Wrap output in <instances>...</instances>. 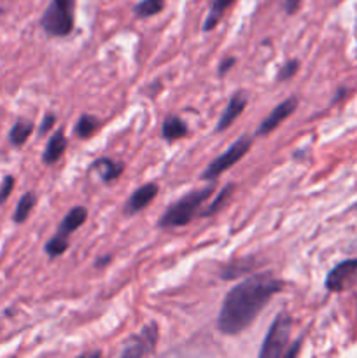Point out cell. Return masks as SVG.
Instances as JSON below:
<instances>
[{
    "label": "cell",
    "instance_id": "1",
    "mask_svg": "<svg viewBox=\"0 0 357 358\" xmlns=\"http://www.w3.org/2000/svg\"><path fill=\"white\" fill-rule=\"evenodd\" d=\"M282 289L284 282L273 276V273H258L234 285L224 297L217 317L220 334L238 336L247 331L272 297Z\"/></svg>",
    "mask_w": 357,
    "mask_h": 358
},
{
    "label": "cell",
    "instance_id": "2",
    "mask_svg": "<svg viewBox=\"0 0 357 358\" xmlns=\"http://www.w3.org/2000/svg\"><path fill=\"white\" fill-rule=\"evenodd\" d=\"M214 189H216V185L210 184L206 185V187L198 189V191H189L188 194L178 198L177 201H174L167 210H164L163 215L158 220V226H160L161 229L188 226L196 215H200V208H202L203 203L214 194Z\"/></svg>",
    "mask_w": 357,
    "mask_h": 358
},
{
    "label": "cell",
    "instance_id": "3",
    "mask_svg": "<svg viewBox=\"0 0 357 358\" xmlns=\"http://www.w3.org/2000/svg\"><path fill=\"white\" fill-rule=\"evenodd\" d=\"M76 0H51L41 17V27L51 37H66L74 30Z\"/></svg>",
    "mask_w": 357,
    "mask_h": 358
},
{
    "label": "cell",
    "instance_id": "4",
    "mask_svg": "<svg viewBox=\"0 0 357 358\" xmlns=\"http://www.w3.org/2000/svg\"><path fill=\"white\" fill-rule=\"evenodd\" d=\"M290 329H293V320L289 315L282 313L273 320L265 341H262L261 350H259V358H279L284 357L287 345H289Z\"/></svg>",
    "mask_w": 357,
    "mask_h": 358
},
{
    "label": "cell",
    "instance_id": "5",
    "mask_svg": "<svg viewBox=\"0 0 357 358\" xmlns=\"http://www.w3.org/2000/svg\"><path fill=\"white\" fill-rule=\"evenodd\" d=\"M252 147V138L248 135L240 136L234 143H231L230 149L226 150L224 154H220L219 157L212 161L209 166L203 170L202 173V180H216L217 177H220V173H224L226 170H230L231 166L238 163L245 154L251 150Z\"/></svg>",
    "mask_w": 357,
    "mask_h": 358
},
{
    "label": "cell",
    "instance_id": "6",
    "mask_svg": "<svg viewBox=\"0 0 357 358\" xmlns=\"http://www.w3.org/2000/svg\"><path fill=\"white\" fill-rule=\"evenodd\" d=\"M158 325L154 322L147 324L139 334H135L133 338H130L125 343V348H122L121 357H144L150 355L156 350L158 343Z\"/></svg>",
    "mask_w": 357,
    "mask_h": 358
},
{
    "label": "cell",
    "instance_id": "7",
    "mask_svg": "<svg viewBox=\"0 0 357 358\" xmlns=\"http://www.w3.org/2000/svg\"><path fill=\"white\" fill-rule=\"evenodd\" d=\"M357 283V259L340 262L338 266L329 271L326 278V289L331 292H343V290L352 289Z\"/></svg>",
    "mask_w": 357,
    "mask_h": 358
},
{
    "label": "cell",
    "instance_id": "8",
    "mask_svg": "<svg viewBox=\"0 0 357 358\" xmlns=\"http://www.w3.org/2000/svg\"><path fill=\"white\" fill-rule=\"evenodd\" d=\"M296 107H298L296 96H290V98H287V100H284L282 103H279L272 112H270L268 117L262 119L261 124H259L258 129H255V135L258 136L270 135V133H272L275 128H279V126L282 124V122L286 121L290 114H294Z\"/></svg>",
    "mask_w": 357,
    "mask_h": 358
},
{
    "label": "cell",
    "instance_id": "9",
    "mask_svg": "<svg viewBox=\"0 0 357 358\" xmlns=\"http://www.w3.org/2000/svg\"><path fill=\"white\" fill-rule=\"evenodd\" d=\"M247 94L244 93V91H238V93H234L233 96H231V100L227 101L226 108H224L223 115H220L219 122H217L216 126V131H224V129L230 128L231 124H233L234 121H237L238 117L241 115V112L245 110V107H247Z\"/></svg>",
    "mask_w": 357,
    "mask_h": 358
},
{
    "label": "cell",
    "instance_id": "10",
    "mask_svg": "<svg viewBox=\"0 0 357 358\" xmlns=\"http://www.w3.org/2000/svg\"><path fill=\"white\" fill-rule=\"evenodd\" d=\"M158 191H160V187H158L156 184H153V182L136 189V191L130 196L128 201H126V206H125L126 215H135V213L142 212L144 208H147V206L150 205V201H154V198L158 196Z\"/></svg>",
    "mask_w": 357,
    "mask_h": 358
},
{
    "label": "cell",
    "instance_id": "11",
    "mask_svg": "<svg viewBox=\"0 0 357 358\" xmlns=\"http://www.w3.org/2000/svg\"><path fill=\"white\" fill-rule=\"evenodd\" d=\"M65 150H66L65 131H63V128H59L56 129V131L51 135V138H49L48 145H46L44 149V154H42V161H44L46 164H55L56 161L65 154Z\"/></svg>",
    "mask_w": 357,
    "mask_h": 358
},
{
    "label": "cell",
    "instance_id": "12",
    "mask_svg": "<svg viewBox=\"0 0 357 358\" xmlns=\"http://www.w3.org/2000/svg\"><path fill=\"white\" fill-rule=\"evenodd\" d=\"M86 219H88V210L80 205L74 206V208L70 210L65 217H63L62 224L58 226V234L69 238L70 234L76 233V231L79 229L84 222H86Z\"/></svg>",
    "mask_w": 357,
    "mask_h": 358
},
{
    "label": "cell",
    "instance_id": "13",
    "mask_svg": "<svg viewBox=\"0 0 357 358\" xmlns=\"http://www.w3.org/2000/svg\"><path fill=\"white\" fill-rule=\"evenodd\" d=\"M189 135V128L186 126V122L182 121L177 115H168L163 121L161 126V136H163L167 142H174V140L184 138Z\"/></svg>",
    "mask_w": 357,
    "mask_h": 358
},
{
    "label": "cell",
    "instance_id": "14",
    "mask_svg": "<svg viewBox=\"0 0 357 358\" xmlns=\"http://www.w3.org/2000/svg\"><path fill=\"white\" fill-rule=\"evenodd\" d=\"M93 170L98 171L104 182H112L125 171V164L121 161L108 159V157H100L93 163Z\"/></svg>",
    "mask_w": 357,
    "mask_h": 358
},
{
    "label": "cell",
    "instance_id": "15",
    "mask_svg": "<svg viewBox=\"0 0 357 358\" xmlns=\"http://www.w3.org/2000/svg\"><path fill=\"white\" fill-rule=\"evenodd\" d=\"M234 2L237 0H212V6L203 23V31H212L220 23V17L224 16L226 9H230Z\"/></svg>",
    "mask_w": 357,
    "mask_h": 358
},
{
    "label": "cell",
    "instance_id": "16",
    "mask_svg": "<svg viewBox=\"0 0 357 358\" xmlns=\"http://www.w3.org/2000/svg\"><path fill=\"white\" fill-rule=\"evenodd\" d=\"M31 131H34V122L28 121V119H18L14 122V126L9 131V142L10 145L21 147L28 142Z\"/></svg>",
    "mask_w": 357,
    "mask_h": 358
},
{
    "label": "cell",
    "instance_id": "17",
    "mask_svg": "<svg viewBox=\"0 0 357 358\" xmlns=\"http://www.w3.org/2000/svg\"><path fill=\"white\" fill-rule=\"evenodd\" d=\"M35 205H37V194H34V192H24V194L21 196L20 201H18L16 210H14V215H13L14 222L23 224L24 220L30 217L31 210L35 208Z\"/></svg>",
    "mask_w": 357,
    "mask_h": 358
},
{
    "label": "cell",
    "instance_id": "18",
    "mask_svg": "<svg viewBox=\"0 0 357 358\" xmlns=\"http://www.w3.org/2000/svg\"><path fill=\"white\" fill-rule=\"evenodd\" d=\"M98 128H100V119L90 114H83L79 117V121H77L76 128H74V133H76L79 138H90Z\"/></svg>",
    "mask_w": 357,
    "mask_h": 358
},
{
    "label": "cell",
    "instance_id": "19",
    "mask_svg": "<svg viewBox=\"0 0 357 358\" xmlns=\"http://www.w3.org/2000/svg\"><path fill=\"white\" fill-rule=\"evenodd\" d=\"M164 9V0H142L133 7V13L136 17L144 20V17H150L160 14Z\"/></svg>",
    "mask_w": 357,
    "mask_h": 358
},
{
    "label": "cell",
    "instance_id": "20",
    "mask_svg": "<svg viewBox=\"0 0 357 358\" xmlns=\"http://www.w3.org/2000/svg\"><path fill=\"white\" fill-rule=\"evenodd\" d=\"M233 189H234V185H233V184H227L226 187H224L223 191H220L219 194H217V198L214 199L212 203H210L209 208L203 210V212H200V217H203V219H205V217H212V215H216V213L219 212L220 208H223L224 203H226L227 199H230V196L233 194Z\"/></svg>",
    "mask_w": 357,
    "mask_h": 358
},
{
    "label": "cell",
    "instance_id": "21",
    "mask_svg": "<svg viewBox=\"0 0 357 358\" xmlns=\"http://www.w3.org/2000/svg\"><path fill=\"white\" fill-rule=\"evenodd\" d=\"M44 250L49 257H59V255H63L66 250H69V238H65V236H62V234L56 233L55 236H52L51 240L46 243Z\"/></svg>",
    "mask_w": 357,
    "mask_h": 358
},
{
    "label": "cell",
    "instance_id": "22",
    "mask_svg": "<svg viewBox=\"0 0 357 358\" xmlns=\"http://www.w3.org/2000/svg\"><path fill=\"white\" fill-rule=\"evenodd\" d=\"M298 69H300V62H298V59H290V62H287L286 65H282V69H280L276 79H279V80L290 79V77L296 76Z\"/></svg>",
    "mask_w": 357,
    "mask_h": 358
},
{
    "label": "cell",
    "instance_id": "23",
    "mask_svg": "<svg viewBox=\"0 0 357 358\" xmlns=\"http://www.w3.org/2000/svg\"><path fill=\"white\" fill-rule=\"evenodd\" d=\"M14 184H16V180H14L13 175H6L2 180V185H0V205H4V203L9 199L10 192H13L14 189Z\"/></svg>",
    "mask_w": 357,
    "mask_h": 358
},
{
    "label": "cell",
    "instance_id": "24",
    "mask_svg": "<svg viewBox=\"0 0 357 358\" xmlns=\"http://www.w3.org/2000/svg\"><path fill=\"white\" fill-rule=\"evenodd\" d=\"M55 122H56L55 114H46L44 119H42L41 126H38V135H46V133L51 131L52 126H55Z\"/></svg>",
    "mask_w": 357,
    "mask_h": 358
},
{
    "label": "cell",
    "instance_id": "25",
    "mask_svg": "<svg viewBox=\"0 0 357 358\" xmlns=\"http://www.w3.org/2000/svg\"><path fill=\"white\" fill-rule=\"evenodd\" d=\"M234 63H237V59L233 58V56H230V58H226V59H223V62H220V65H219V76L223 77V76H226L227 72H230L231 69H233V65Z\"/></svg>",
    "mask_w": 357,
    "mask_h": 358
},
{
    "label": "cell",
    "instance_id": "26",
    "mask_svg": "<svg viewBox=\"0 0 357 358\" xmlns=\"http://www.w3.org/2000/svg\"><path fill=\"white\" fill-rule=\"evenodd\" d=\"M301 6V0H286V13L289 14H296L298 9Z\"/></svg>",
    "mask_w": 357,
    "mask_h": 358
},
{
    "label": "cell",
    "instance_id": "27",
    "mask_svg": "<svg viewBox=\"0 0 357 358\" xmlns=\"http://www.w3.org/2000/svg\"><path fill=\"white\" fill-rule=\"evenodd\" d=\"M300 346H301V339H298L296 343H294V346L290 350H286V353H284V357L286 358H293L298 355V352H300Z\"/></svg>",
    "mask_w": 357,
    "mask_h": 358
},
{
    "label": "cell",
    "instance_id": "28",
    "mask_svg": "<svg viewBox=\"0 0 357 358\" xmlns=\"http://www.w3.org/2000/svg\"><path fill=\"white\" fill-rule=\"evenodd\" d=\"M111 259H112L111 255H104V257H100L97 262V268H104V266L111 264Z\"/></svg>",
    "mask_w": 357,
    "mask_h": 358
}]
</instances>
